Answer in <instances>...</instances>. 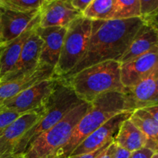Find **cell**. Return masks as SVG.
<instances>
[{"label":"cell","instance_id":"6da1fadb","mask_svg":"<svg viewBox=\"0 0 158 158\" xmlns=\"http://www.w3.org/2000/svg\"><path fill=\"white\" fill-rule=\"evenodd\" d=\"M143 23L141 18L92 21L90 37L84 55L76 67L63 79L102 62H120Z\"/></svg>","mask_w":158,"mask_h":158},{"label":"cell","instance_id":"7a4b0ae2","mask_svg":"<svg viewBox=\"0 0 158 158\" xmlns=\"http://www.w3.org/2000/svg\"><path fill=\"white\" fill-rule=\"evenodd\" d=\"M63 80L80 100L88 103L102 94L125 90L121 82V64L114 60L93 65Z\"/></svg>","mask_w":158,"mask_h":158},{"label":"cell","instance_id":"3957f363","mask_svg":"<svg viewBox=\"0 0 158 158\" xmlns=\"http://www.w3.org/2000/svg\"><path fill=\"white\" fill-rule=\"evenodd\" d=\"M127 110L123 93L102 94L90 103V107L74 128L70 138L59 151L57 158H67L78 145L93 132L117 114Z\"/></svg>","mask_w":158,"mask_h":158},{"label":"cell","instance_id":"277c9868","mask_svg":"<svg viewBox=\"0 0 158 158\" xmlns=\"http://www.w3.org/2000/svg\"><path fill=\"white\" fill-rule=\"evenodd\" d=\"M83 103L77 97L72 88L59 79L53 91L44 105L42 118L23 135L14 151L13 157L22 155L29 144L38 136L61 121L76 106Z\"/></svg>","mask_w":158,"mask_h":158},{"label":"cell","instance_id":"5b68a950","mask_svg":"<svg viewBox=\"0 0 158 158\" xmlns=\"http://www.w3.org/2000/svg\"><path fill=\"white\" fill-rule=\"evenodd\" d=\"M90 107V103H80L61 121L40 134L22 155L24 158H57L59 151L70 138L74 128Z\"/></svg>","mask_w":158,"mask_h":158},{"label":"cell","instance_id":"8992f818","mask_svg":"<svg viewBox=\"0 0 158 158\" xmlns=\"http://www.w3.org/2000/svg\"><path fill=\"white\" fill-rule=\"evenodd\" d=\"M92 20L81 15L67 27L60 59L54 69L56 78H64L84 55L91 34Z\"/></svg>","mask_w":158,"mask_h":158},{"label":"cell","instance_id":"52a82bcc","mask_svg":"<svg viewBox=\"0 0 158 158\" xmlns=\"http://www.w3.org/2000/svg\"><path fill=\"white\" fill-rule=\"evenodd\" d=\"M59 79L53 77L34 85L3 103L0 106V110H12L23 114L40 109L46 103Z\"/></svg>","mask_w":158,"mask_h":158},{"label":"cell","instance_id":"ba28073f","mask_svg":"<svg viewBox=\"0 0 158 158\" xmlns=\"http://www.w3.org/2000/svg\"><path fill=\"white\" fill-rule=\"evenodd\" d=\"M44 114V106L35 111L25 113L9 125L0 135V158H13L17 144Z\"/></svg>","mask_w":158,"mask_h":158},{"label":"cell","instance_id":"9c48e42d","mask_svg":"<svg viewBox=\"0 0 158 158\" xmlns=\"http://www.w3.org/2000/svg\"><path fill=\"white\" fill-rule=\"evenodd\" d=\"M133 113L134 112L123 111L113 117L83 140L73 151L70 156L81 155L94 152L109 142L114 140L122 123L127 120H129Z\"/></svg>","mask_w":158,"mask_h":158},{"label":"cell","instance_id":"30bf717a","mask_svg":"<svg viewBox=\"0 0 158 158\" xmlns=\"http://www.w3.org/2000/svg\"><path fill=\"white\" fill-rule=\"evenodd\" d=\"M81 15L70 0H44L40 9V27L67 28Z\"/></svg>","mask_w":158,"mask_h":158},{"label":"cell","instance_id":"8fae6325","mask_svg":"<svg viewBox=\"0 0 158 158\" xmlns=\"http://www.w3.org/2000/svg\"><path fill=\"white\" fill-rule=\"evenodd\" d=\"M158 69V44L132 61L121 65V82L125 88L134 86Z\"/></svg>","mask_w":158,"mask_h":158},{"label":"cell","instance_id":"7c38bea8","mask_svg":"<svg viewBox=\"0 0 158 158\" xmlns=\"http://www.w3.org/2000/svg\"><path fill=\"white\" fill-rule=\"evenodd\" d=\"M158 69L134 86L125 88L127 110L134 112L157 104V75Z\"/></svg>","mask_w":158,"mask_h":158},{"label":"cell","instance_id":"4fadbf2b","mask_svg":"<svg viewBox=\"0 0 158 158\" xmlns=\"http://www.w3.org/2000/svg\"><path fill=\"white\" fill-rule=\"evenodd\" d=\"M42 46L43 40L35 33V30L25 43L15 68L0 81H11L33 73L40 66L39 61Z\"/></svg>","mask_w":158,"mask_h":158},{"label":"cell","instance_id":"5bb4252c","mask_svg":"<svg viewBox=\"0 0 158 158\" xmlns=\"http://www.w3.org/2000/svg\"><path fill=\"white\" fill-rule=\"evenodd\" d=\"M67 28L38 26L35 33L43 40L40 56V65L50 66L55 69L60 59L63 41Z\"/></svg>","mask_w":158,"mask_h":158},{"label":"cell","instance_id":"9a60e30c","mask_svg":"<svg viewBox=\"0 0 158 158\" xmlns=\"http://www.w3.org/2000/svg\"><path fill=\"white\" fill-rule=\"evenodd\" d=\"M53 77H56L53 68L40 65L33 73L29 75L11 81H0V106L34 85Z\"/></svg>","mask_w":158,"mask_h":158},{"label":"cell","instance_id":"2e32d148","mask_svg":"<svg viewBox=\"0 0 158 158\" xmlns=\"http://www.w3.org/2000/svg\"><path fill=\"white\" fill-rule=\"evenodd\" d=\"M39 12H20L0 5V29L4 43H9L22 35Z\"/></svg>","mask_w":158,"mask_h":158},{"label":"cell","instance_id":"e0dca14e","mask_svg":"<svg viewBox=\"0 0 158 158\" xmlns=\"http://www.w3.org/2000/svg\"><path fill=\"white\" fill-rule=\"evenodd\" d=\"M38 26H40V12L22 35L2 46L0 52V80L15 68L25 43Z\"/></svg>","mask_w":158,"mask_h":158},{"label":"cell","instance_id":"ac0fdd59","mask_svg":"<svg viewBox=\"0 0 158 158\" xmlns=\"http://www.w3.org/2000/svg\"><path fill=\"white\" fill-rule=\"evenodd\" d=\"M114 143L131 153L142 148H148L154 152L158 151V143L149 140L130 119L122 123L114 138Z\"/></svg>","mask_w":158,"mask_h":158},{"label":"cell","instance_id":"d6986e66","mask_svg":"<svg viewBox=\"0 0 158 158\" xmlns=\"http://www.w3.org/2000/svg\"><path fill=\"white\" fill-rule=\"evenodd\" d=\"M158 44V33L151 26L143 23L137 32L127 50L120 60V64L132 61L151 50Z\"/></svg>","mask_w":158,"mask_h":158},{"label":"cell","instance_id":"ffe728a7","mask_svg":"<svg viewBox=\"0 0 158 158\" xmlns=\"http://www.w3.org/2000/svg\"><path fill=\"white\" fill-rule=\"evenodd\" d=\"M130 120L149 140L158 143V123L148 112L143 109L137 110Z\"/></svg>","mask_w":158,"mask_h":158},{"label":"cell","instance_id":"44dd1931","mask_svg":"<svg viewBox=\"0 0 158 158\" xmlns=\"http://www.w3.org/2000/svg\"><path fill=\"white\" fill-rule=\"evenodd\" d=\"M114 0H92L83 16L92 20H112Z\"/></svg>","mask_w":158,"mask_h":158},{"label":"cell","instance_id":"7402d4cb","mask_svg":"<svg viewBox=\"0 0 158 158\" xmlns=\"http://www.w3.org/2000/svg\"><path fill=\"white\" fill-rule=\"evenodd\" d=\"M140 0H114L112 20L140 18Z\"/></svg>","mask_w":158,"mask_h":158},{"label":"cell","instance_id":"603a6c76","mask_svg":"<svg viewBox=\"0 0 158 158\" xmlns=\"http://www.w3.org/2000/svg\"><path fill=\"white\" fill-rule=\"evenodd\" d=\"M44 0H0V5L20 12H39Z\"/></svg>","mask_w":158,"mask_h":158},{"label":"cell","instance_id":"cb8c5ba5","mask_svg":"<svg viewBox=\"0 0 158 158\" xmlns=\"http://www.w3.org/2000/svg\"><path fill=\"white\" fill-rule=\"evenodd\" d=\"M22 114L7 110H0V135Z\"/></svg>","mask_w":158,"mask_h":158},{"label":"cell","instance_id":"d4e9b609","mask_svg":"<svg viewBox=\"0 0 158 158\" xmlns=\"http://www.w3.org/2000/svg\"><path fill=\"white\" fill-rule=\"evenodd\" d=\"M140 18L144 19L157 10L158 0H140Z\"/></svg>","mask_w":158,"mask_h":158},{"label":"cell","instance_id":"484cf974","mask_svg":"<svg viewBox=\"0 0 158 158\" xmlns=\"http://www.w3.org/2000/svg\"><path fill=\"white\" fill-rule=\"evenodd\" d=\"M114 140L113 141L109 142V143H106V145H104L103 147L100 148V149L97 150V151H94V152L91 153H88V154H81V155H77V156H69L67 158H98L99 156L110 146L112 143H114Z\"/></svg>","mask_w":158,"mask_h":158},{"label":"cell","instance_id":"4316f807","mask_svg":"<svg viewBox=\"0 0 158 158\" xmlns=\"http://www.w3.org/2000/svg\"><path fill=\"white\" fill-rule=\"evenodd\" d=\"M91 1L92 0H70V3L76 10L80 12L83 15V12L90 4Z\"/></svg>","mask_w":158,"mask_h":158},{"label":"cell","instance_id":"83f0119b","mask_svg":"<svg viewBox=\"0 0 158 158\" xmlns=\"http://www.w3.org/2000/svg\"><path fill=\"white\" fill-rule=\"evenodd\" d=\"M154 153L155 152L148 148H142L139 151L133 152L130 158H151Z\"/></svg>","mask_w":158,"mask_h":158},{"label":"cell","instance_id":"f1b7e54d","mask_svg":"<svg viewBox=\"0 0 158 158\" xmlns=\"http://www.w3.org/2000/svg\"><path fill=\"white\" fill-rule=\"evenodd\" d=\"M142 19L143 20V22L145 23L152 26L158 33V9L156 12L151 14V15H149V16L146 17L144 19Z\"/></svg>","mask_w":158,"mask_h":158},{"label":"cell","instance_id":"f546056e","mask_svg":"<svg viewBox=\"0 0 158 158\" xmlns=\"http://www.w3.org/2000/svg\"><path fill=\"white\" fill-rule=\"evenodd\" d=\"M131 154H132L131 152H130V151H127V150L123 149V148H120V147L117 145L116 151L114 155H113L112 158H130Z\"/></svg>","mask_w":158,"mask_h":158},{"label":"cell","instance_id":"4dcf8cb0","mask_svg":"<svg viewBox=\"0 0 158 158\" xmlns=\"http://www.w3.org/2000/svg\"><path fill=\"white\" fill-rule=\"evenodd\" d=\"M116 148H117V145L114 142L99 156L98 158H112L116 151Z\"/></svg>","mask_w":158,"mask_h":158},{"label":"cell","instance_id":"1f68e13d","mask_svg":"<svg viewBox=\"0 0 158 158\" xmlns=\"http://www.w3.org/2000/svg\"><path fill=\"white\" fill-rule=\"evenodd\" d=\"M143 110H144L146 112H148L158 123V104L148 106L146 108H143Z\"/></svg>","mask_w":158,"mask_h":158},{"label":"cell","instance_id":"d6a6232c","mask_svg":"<svg viewBox=\"0 0 158 158\" xmlns=\"http://www.w3.org/2000/svg\"><path fill=\"white\" fill-rule=\"evenodd\" d=\"M156 84H157V104H158V73L157 75V80H156ZM156 104V105H157Z\"/></svg>","mask_w":158,"mask_h":158},{"label":"cell","instance_id":"836d02e7","mask_svg":"<svg viewBox=\"0 0 158 158\" xmlns=\"http://www.w3.org/2000/svg\"><path fill=\"white\" fill-rule=\"evenodd\" d=\"M4 42H3L2 40V33H1V29H0V46H2V45H4Z\"/></svg>","mask_w":158,"mask_h":158},{"label":"cell","instance_id":"e575fe53","mask_svg":"<svg viewBox=\"0 0 158 158\" xmlns=\"http://www.w3.org/2000/svg\"><path fill=\"white\" fill-rule=\"evenodd\" d=\"M151 158H158V151L154 153V154L152 155V157H151Z\"/></svg>","mask_w":158,"mask_h":158},{"label":"cell","instance_id":"d590c367","mask_svg":"<svg viewBox=\"0 0 158 158\" xmlns=\"http://www.w3.org/2000/svg\"><path fill=\"white\" fill-rule=\"evenodd\" d=\"M13 158H24L23 155H17V156H15Z\"/></svg>","mask_w":158,"mask_h":158},{"label":"cell","instance_id":"8d00e7d4","mask_svg":"<svg viewBox=\"0 0 158 158\" xmlns=\"http://www.w3.org/2000/svg\"><path fill=\"white\" fill-rule=\"evenodd\" d=\"M2 46H3V45H2ZM2 46H0V52H1V48H2Z\"/></svg>","mask_w":158,"mask_h":158}]
</instances>
